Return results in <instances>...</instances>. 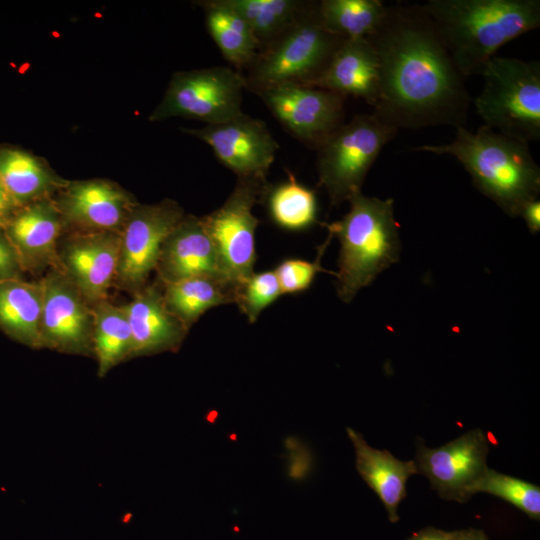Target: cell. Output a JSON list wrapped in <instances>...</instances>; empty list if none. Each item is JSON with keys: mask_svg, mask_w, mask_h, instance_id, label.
Here are the masks:
<instances>
[{"mask_svg": "<svg viewBox=\"0 0 540 540\" xmlns=\"http://www.w3.org/2000/svg\"><path fill=\"white\" fill-rule=\"evenodd\" d=\"M379 59L374 114L397 129L465 127L470 96L433 21L421 5L387 6L368 38Z\"/></svg>", "mask_w": 540, "mask_h": 540, "instance_id": "cell-1", "label": "cell"}, {"mask_svg": "<svg viewBox=\"0 0 540 540\" xmlns=\"http://www.w3.org/2000/svg\"><path fill=\"white\" fill-rule=\"evenodd\" d=\"M421 6L463 77L480 75L500 47L540 26L539 0H429Z\"/></svg>", "mask_w": 540, "mask_h": 540, "instance_id": "cell-2", "label": "cell"}, {"mask_svg": "<svg viewBox=\"0 0 540 540\" xmlns=\"http://www.w3.org/2000/svg\"><path fill=\"white\" fill-rule=\"evenodd\" d=\"M413 150L455 157L471 176L474 187L511 217L519 216L524 204L538 199L540 169L528 143L486 125L476 132L458 127L450 143Z\"/></svg>", "mask_w": 540, "mask_h": 540, "instance_id": "cell-3", "label": "cell"}, {"mask_svg": "<svg viewBox=\"0 0 540 540\" xmlns=\"http://www.w3.org/2000/svg\"><path fill=\"white\" fill-rule=\"evenodd\" d=\"M348 202V212L326 225L340 243L335 284L338 297L345 303L398 262L401 249L393 199L382 200L360 192Z\"/></svg>", "mask_w": 540, "mask_h": 540, "instance_id": "cell-4", "label": "cell"}, {"mask_svg": "<svg viewBox=\"0 0 540 540\" xmlns=\"http://www.w3.org/2000/svg\"><path fill=\"white\" fill-rule=\"evenodd\" d=\"M474 105L484 125L529 143L540 139V63L493 56Z\"/></svg>", "mask_w": 540, "mask_h": 540, "instance_id": "cell-5", "label": "cell"}, {"mask_svg": "<svg viewBox=\"0 0 540 540\" xmlns=\"http://www.w3.org/2000/svg\"><path fill=\"white\" fill-rule=\"evenodd\" d=\"M342 41L322 26L315 1L292 28L257 53L242 74L245 89L255 93L279 85L313 87Z\"/></svg>", "mask_w": 540, "mask_h": 540, "instance_id": "cell-6", "label": "cell"}, {"mask_svg": "<svg viewBox=\"0 0 540 540\" xmlns=\"http://www.w3.org/2000/svg\"><path fill=\"white\" fill-rule=\"evenodd\" d=\"M397 132L374 113L357 114L316 149L319 185L325 188L331 206L361 192L368 171Z\"/></svg>", "mask_w": 540, "mask_h": 540, "instance_id": "cell-7", "label": "cell"}, {"mask_svg": "<svg viewBox=\"0 0 540 540\" xmlns=\"http://www.w3.org/2000/svg\"><path fill=\"white\" fill-rule=\"evenodd\" d=\"M268 187L266 176L237 177L225 202L201 217L216 248L226 279L236 288L254 273L255 232L259 219L252 210Z\"/></svg>", "mask_w": 540, "mask_h": 540, "instance_id": "cell-8", "label": "cell"}, {"mask_svg": "<svg viewBox=\"0 0 540 540\" xmlns=\"http://www.w3.org/2000/svg\"><path fill=\"white\" fill-rule=\"evenodd\" d=\"M245 80L232 67L214 66L175 73L150 121L171 117L209 124L230 120L241 110Z\"/></svg>", "mask_w": 540, "mask_h": 540, "instance_id": "cell-9", "label": "cell"}, {"mask_svg": "<svg viewBox=\"0 0 540 540\" xmlns=\"http://www.w3.org/2000/svg\"><path fill=\"white\" fill-rule=\"evenodd\" d=\"M258 95L283 128L311 149H317L344 122L346 97L303 85L260 89Z\"/></svg>", "mask_w": 540, "mask_h": 540, "instance_id": "cell-10", "label": "cell"}, {"mask_svg": "<svg viewBox=\"0 0 540 540\" xmlns=\"http://www.w3.org/2000/svg\"><path fill=\"white\" fill-rule=\"evenodd\" d=\"M488 452L486 435L475 429L438 448L418 443L414 462L418 473L428 478L441 498L465 503L488 469Z\"/></svg>", "mask_w": 540, "mask_h": 540, "instance_id": "cell-11", "label": "cell"}, {"mask_svg": "<svg viewBox=\"0 0 540 540\" xmlns=\"http://www.w3.org/2000/svg\"><path fill=\"white\" fill-rule=\"evenodd\" d=\"M183 131L205 142L237 177L267 176L279 149L265 122L244 112L225 122Z\"/></svg>", "mask_w": 540, "mask_h": 540, "instance_id": "cell-12", "label": "cell"}, {"mask_svg": "<svg viewBox=\"0 0 540 540\" xmlns=\"http://www.w3.org/2000/svg\"><path fill=\"white\" fill-rule=\"evenodd\" d=\"M184 217L173 201L130 211L121 238L117 273L126 286L139 288L156 268L165 239Z\"/></svg>", "mask_w": 540, "mask_h": 540, "instance_id": "cell-13", "label": "cell"}, {"mask_svg": "<svg viewBox=\"0 0 540 540\" xmlns=\"http://www.w3.org/2000/svg\"><path fill=\"white\" fill-rule=\"evenodd\" d=\"M156 268L164 284L199 276L228 281L201 217L193 215L184 216L165 239Z\"/></svg>", "mask_w": 540, "mask_h": 540, "instance_id": "cell-14", "label": "cell"}, {"mask_svg": "<svg viewBox=\"0 0 540 540\" xmlns=\"http://www.w3.org/2000/svg\"><path fill=\"white\" fill-rule=\"evenodd\" d=\"M379 59L369 39L343 40L313 87L364 100L379 99Z\"/></svg>", "mask_w": 540, "mask_h": 540, "instance_id": "cell-15", "label": "cell"}, {"mask_svg": "<svg viewBox=\"0 0 540 540\" xmlns=\"http://www.w3.org/2000/svg\"><path fill=\"white\" fill-rule=\"evenodd\" d=\"M132 334L131 353L147 354L180 345L187 327L168 309L155 286L141 290L124 307Z\"/></svg>", "mask_w": 540, "mask_h": 540, "instance_id": "cell-16", "label": "cell"}, {"mask_svg": "<svg viewBox=\"0 0 540 540\" xmlns=\"http://www.w3.org/2000/svg\"><path fill=\"white\" fill-rule=\"evenodd\" d=\"M42 341L64 348H77L88 338L90 316L77 287L58 276L43 284Z\"/></svg>", "mask_w": 540, "mask_h": 540, "instance_id": "cell-17", "label": "cell"}, {"mask_svg": "<svg viewBox=\"0 0 540 540\" xmlns=\"http://www.w3.org/2000/svg\"><path fill=\"white\" fill-rule=\"evenodd\" d=\"M121 238L107 231L84 236L66 250L65 261L77 289L87 298L98 300L117 272Z\"/></svg>", "mask_w": 540, "mask_h": 540, "instance_id": "cell-18", "label": "cell"}, {"mask_svg": "<svg viewBox=\"0 0 540 540\" xmlns=\"http://www.w3.org/2000/svg\"><path fill=\"white\" fill-rule=\"evenodd\" d=\"M346 430L355 449L359 475L380 498L389 521L397 522V508L407 495L406 483L410 476L418 473L414 460L401 461L387 450L371 447L354 429Z\"/></svg>", "mask_w": 540, "mask_h": 540, "instance_id": "cell-19", "label": "cell"}, {"mask_svg": "<svg viewBox=\"0 0 540 540\" xmlns=\"http://www.w3.org/2000/svg\"><path fill=\"white\" fill-rule=\"evenodd\" d=\"M61 229L58 211L46 201L25 205L3 227L22 269L48 255Z\"/></svg>", "mask_w": 540, "mask_h": 540, "instance_id": "cell-20", "label": "cell"}, {"mask_svg": "<svg viewBox=\"0 0 540 540\" xmlns=\"http://www.w3.org/2000/svg\"><path fill=\"white\" fill-rule=\"evenodd\" d=\"M130 200L123 191L105 181H86L71 186L63 209L73 222L107 231L119 226L130 213Z\"/></svg>", "mask_w": 540, "mask_h": 540, "instance_id": "cell-21", "label": "cell"}, {"mask_svg": "<svg viewBox=\"0 0 540 540\" xmlns=\"http://www.w3.org/2000/svg\"><path fill=\"white\" fill-rule=\"evenodd\" d=\"M42 284L20 279L0 282V327L13 339L30 346L42 342Z\"/></svg>", "mask_w": 540, "mask_h": 540, "instance_id": "cell-22", "label": "cell"}, {"mask_svg": "<svg viewBox=\"0 0 540 540\" xmlns=\"http://www.w3.org/2000/svg\"><path fill=\"white\" fill-rule=\"evenodd\" d=\"M206 29L232 68L242 74L259 51L258 43L244 18L226 0L199 2Z\"/></svg>", "mask_w": 540, "mask_h": 540, "instance_id": "cell-23", "label": "cell"}, {"mask_svg": "<svg viewBox=\"0 0 540 540\" xmlns=\"http://www.w3.org/2000/svg\"><path fill=\"white\" fill-rule=\"evenodd\" d=\"M164 285L163 296L168 309L187 328L209 309L235 301L236 288L216 277H192Z\"/></svg>", "mask_w": 540, "mask_h": 540, "instance_id": "cell-24", "label": "cell"}, {"mask_svg": "<svg viewBox=\"0 0 540 540\" xmlns=\"http://www.w3.org/2000/svg\"><path fill=\"white\" fill-rule=\"evenodd\" d=\"M226 2L247 22L260 51L292 28L307 14L315 1L226 0Z\"/></svg>", "mask_w": 540, "mask_h": 540, "instance_id": "cell-25", "label": "cell"}, {"mask_svg": "<svg viewBox=\"0 0 540 540\" xmlns=\"http://www.w3.org/2000/svg\"><path fill=\"white\" fill-rule=\"evenodd\" d=\"M387 6L380 0H321L318 16L322 26L343 39H368L380 27Z\"/></svg>", "mask_w": 540, "mask_h": 540, "instance_id": "cell-26", "label": "cell"}, {"mask_svg": "<svg viewBox=\"0 0 540 540\" xmlns=\"http://www.w3.org/2000/svg\"><path fill=\"white\" fill-rule=\"evenodd\" d=\"M273 223L288 231H303L317 222V199L314 190L299 183L288 172V179L268 185L263 196Z\"/></svg>", "mask_w": 540, "mask_h": 540, "instance_id": "cell-27", "label": "cell"}, {"mask_svg": "<svg viewBox=\"0 0 540 540\" xmlns=\"http://www.w3.org/2000/svg\"><path fill=\"white\" fill-rule=\"evenodd\" d=\"M0 180L16 206L44 194L54 183L41 162L19 149L0 150Z\"/></svg>", "mask_w": 540, "mask_h": 540, "instance_id": "cell-28", "label": "cell"}, {"mask_svg": "<svg viewBox=\"0 0 540 540\" xmlns=\"http://www.w3.org/2000/svg\"><path fill=\"white\" fill-rule=\"evenodd\" d=\"M94 343L101 374L131 353L132 334L124 307L107 303L96 307Z\"/></svg>", "mask_w": 540, "mask_h": 540, "instance_id": "cell-29", "label": "cell"}, {"mask_svg": "<svg viewBox=\"0 0 540 540\" xmlns=\"http://www.w3.org/2000/svg\"><path fill=\"white\" fill-rule=\"evenodd\" d=\"M478 492L499 497L531 519H540V488L537 485L488 468L474 486V494Z\"/></svg>", "mask_w": 540, "mask_h": 540, "instance_id": "cell-30", "label": "cell"}, {"mask_svg": "<svg viewBox=\"0 0 540 540\" xmlns=\"http://www.w3.org/2000/svg\"><path fill=\"white\" fill-rule=\"evenodd\" d=\"M281 295L274 270L254 272L237 288L234 303L249 323H255L260 313Z\"/></svg>", "mask_w": 540, "mask_h": 540, "instance_id": "cell-31", "label": "cell"}, {"mask_svg": "<svg viewBox=\"0 0 540 540\" xmlns=\"http://www.w3.org/2000/svg\"><path fill=\"white\" fill-rule=\"evenodd\" d=\"M332 237V234L328 232V238L319 246L318 254L314 261L299 258H287L282 260L274 268L282 294H298L304 292L312 285L319 272H326L321 266V258Z\"/></svg>", "mask_w": 540, "mask_h": 540, "instance_id": "cell-32", "label": "cell"}, {"mask_svg": "<svg viewBox=\"0 0 540 540\" xmlns=\"http://www.w3.org/2000/svg\"><path fill=\"white\" fill-rule=\"evenodd\" d=\"M22 266L8 241L3 228H0V282L19 279Z\"/></svg>", "mask_w": 540, "mask_h": 540, "instance_id": "cell-33", "label": "cell"}, {"mask_svg": "<svg viewBox=\"0 0 540 540\" xmlns=\"http://www.w3.org/2000/svg\"><path fill=\"white\" fill-rule=\"evenodd\" d=\"M519 216L525 221L528 230L536 234L540 230V201L534 199L526 204L520 210Z\"/></svg>", "mask_w": 540, "mask_h": 540, "instance_id": "cell-34", "label": "cell"}, {"mask_svg": "<svg viewBox=\"0 0 540 540\" xmlns=\"http://www.w3.org/2000/svg\"><path fill=\"white\" fill-rule=\"evenodd\" d=\"M17 207L12 198L6 191L0 180V228H3L7 221L14 214V208Z\"/></svg>", "mask_w": 540, "mask_h": 540, "instance_id": "cell-35", "label": "cell"}, {"mask_svg": "<svg viewBox=\"0 0 540 540\" xmlns=\"http://www.w3.org/2000/svg\"><path fill=\"white\" fill-rule=\"evenodd\" d=\"M455 531H444L434 527H427L413 534L407 540H452Z\"/></svg>", "mask_w": 540, "mask_h": 540, "instance_id": "cell-36", "label": "cell"}, {"mask_svg": "<svg viewBox=\"0 0 540 540\" xmlns=\"http://www.w3.org/2000/svg\"><path fill=\"white\" fill-rule=\"evenodd\" d=\"M452 540H489L485 532L481 529L468 528L455 531Z\"/></svg>", "mask_w": 540, "mask_h": 540, "instance_id": "cell-37", "label": "cell"}]
</instances>
